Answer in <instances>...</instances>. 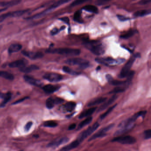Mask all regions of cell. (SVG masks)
Masks as SVG:
<instances>
[{"label": "cell", "instance_id": "6da1fadb", "mask_svg": "<svg viewBox=\"0 0 151 151\" xmlns=\"http://www.w3.org/2000/svg\"><path fill=\"white\" fill-rule=\"evenodd\" d=\"M49 53L56 54L61 55L68 56H76L79 55L81 53L80 50L78 49L70 48H58V49H49L46 51Z\"/></svg>", "mask_w": 151, "mask_h": 151}, {"label": "cell", "instance_id": "7a4b0ae2", "mask_svg": "<svg viewBox=\"0 0 151 151\" xmlns=\"http://www.w3.org/2000/svg\"><path fill=\"white\" fill-rule=\"evenodd\" d=\"M87 48L89 49L94 54L101 55L105 52V49L102 44L98 41H90L85 43Z\"/></svg>", "mask_w": 151, "mask_h": 151}, {"label": "cell", "instance_id": "3957f363", "mask_svg": "<svg viewBox=\"0 0 151 151\" xmlns=\"http://www.w3.org/2000/svg\"><path fill=\"white\" fill-rule=\"evenodd\" d=\"M65 63L71 66H79L81 69L87 68L89 66V62L84 59L79 58H74L69 59L66 60Z\"/></svg>", "mask_w": 151, "mask_h": 151}, {"label": "cell", "instance_id": "277c9868", "mask_svg": "<svg viewBox=\"0 0 151 151\" xmlns=\"http://www.w3.org/2000/svg\"><path fill=\"white\" fill-rule=\"evenodd\" d=\"M140 54L137 53L130 58L127 63L125 64L122 69V70L120 72V75H119V78H124L126 77L127 75L130 71V69L132 67L133 65L134 61H135L136 58L140 57Z\"/></svg>", "mask_w": 151, "mask_h": 151}, {"label": "cell", "instance_id": "5b68a950", "mask_svg": "<svg viewBox=\"0 0 151 151\" xmlns=\"http://www.w3.org/2000/svg\"><path fill=\"white\" fill-rule=\"evenodd\" d=\"M95 61L99 64H102L104 65L112 66L122 64L125 61V60L124 59H114L112 58L107 57V58H96L95 59Z\"/></svg>", "mask_w": 151, "mask_h": 151}, {"label": "cell", "instance_id": "8992f818", "mask_svg": "<svg viewBox=\"0 0 151 151\" xmlns=\"http://www.w3.org/2000/svg\"><path fill=\"white\" fill-rule=\"evenodd\" d=\"M99 124L98 123L96 122L95 124L89 127L87 129L83 131L79 134V136L78 137V140L80 142H82L83 140L86 139L87 137L90 136L92 133H93L94 131L99 127Z\"/></svg>", "mask_w": 151, "mask_h": 151}, {"label": "cell", "instance_id": "52a82bcc", "mask_svg": "<svg viewBox=\"0 0 151 151\" xmlns=\"http://www.w3.org/2000/svg\"><path fill=\"white\" fill-rule=\"evenodd\" d=\"M114 126V124H111L103 128H101L99 131L97 132L95 134H94L92 136L90 137V138L89 139V141H93L98 138L106 136L107 133L110 130L111 128H113Z\"/></svg>", "mask_w": 151, "mask_h": 151}, {"label": "cell", "instance_id": "ba28073f", "mask_svg": "<svg viewBox=\"0 0 151 151\" xmlns=\"http://www.w3.org/2000/svg\"><path fill=\"white\" fill-rule=\"evenodd\" d=\"M113 142H117L123 144H132L136 142L137 141L134 137L131 136L118 137L112 140Z\"/></svg>", "mask_w": 151, "mask_h": 151}, {"label": "cell", "instance_id": "9c48e42d", "mask_svg": "<svg viewBox=\"0 0 151 151\" xmlns=\"http://www.w3.org/2000/svg\"><path fill=\"white\" fill-rule=\"evenodd\" d=\"M43 77L44 79L52 83L58 82L63 79V76L61 74L53 73L46 74Z\"/></svg>", "mask_w": 151, "mask_h": 151}, {"label": "cell", "instance_id": "30bf717a", "mask_svg": "<svg viewBox=\"0 0 151 151\" xmlns=\"http://www.w3.org/2000/svg\"><path fill=\"white\" fill-rule=\"evenodd\" d=\"M69 139L67 137L60 138L59 139H57V140H55V141L49 143L48 144L47 147L49 148L57 147L59 146L62 144L67 143L69 141Z\"/></svg>", "mask_w": 151, "mask_h": 151}, {"label": "cell", "instance_id": "8fae6325", "mask_svg": "<svg viewBox=\"0 0 151 151\" xmlns=\"http://www.w3.org/2000/svg\"><path fill=\"white\" fill-rule=\"evenodd\" d=\"M22 54L31 59H40L44 55L41 52H32V51H22Z\"/></svg>", "mask_w": 151, "mask_h": 151}, {"label": "cell", "instance_id": "7c38bea8", "mask_svg": "<svg viewBox=\"0 0 151 151\" xmlns=\"http://www.w3.org/2000/svg\"><path fill=\"white\" fill-rule=\"evenodd\" d=\"M71 1V0H59L58 1L55 2L54 4H52L48 9H47L43 13H42L41 15H43V14L49 12L51 11L56 9L58 7H59L60 6L62 5L66 4V3L70 2Z\"/></svg>", "mask_w": 151, "mask_h": 151}, {"label": "cell", "instance_id": "4fadbf2b", "mask_svg": "<svg viewBox=\"0 0 151 151\" xmlns=\"http://www.w3.org/2000/svg\"><path fill=\"white\" fill-rule=\"evenodd\" d=\"M117 98H118V96L116 94H115L113 95L107 101V102L105 101L102 106L98 108V112H100L101 111H103L107 109L109 106L112 104Z\"/></svg>", "mask_w": 151, "mask_h": 151}, {"label": "cell", "instance_id": "5bb4252c", "mask_svg": "<svg viewBox=\"0 0 151 151\" xmlns=\"http://www.w3.org/2000/svg\"><path fill=\"white\" fill-rule=\"evenodd\" d=\"M24 78L25 81L30 84L37 87H41L42 85V83H41V81L38 79H35L33 77H31L29 75H25Z\"/></svg>", "mask_w": 151, "mask_h": 151}, {"label": "cell", "instance_id": "9a60e30c", "mask_svg": "<svg viewBox=\"0 0 151 151\" xmlns=\"http://www.w3.org/2000/svg\"><path fill=\"white\" fill-rule=\"evenodd\" d=\"M27 64L28 61L25 59H20L11 63L9 67L11 68H21L25 67Z\"/></svg>", "mask_w": 151, "mask_h": 151}, {"label": "cell", "instance_id": "2e32d148", "mask_svg": "<svg viewBox=\"0 0 151 151\" xmlns=\"http://www.w3.org/2000/svg\"><path fill=\"white\" fill-rule=\"evenodd\" d=\"M80 143H81V142L78 139H77V140L70 143L69 144H68L67 146L64 147L63 148H61L60 150L63 151H68L72 150V149L77 148L78 146H79Z\"/></svg>", "mask_w": 151, "mask_h": 151}, {"label": "cell", "instance_id": "e0dca14e", "mask_svg": "<svg viewBox=\"0 0 151 151\" xmlns=\"http://www.w3.org/2000/svg\"><path fill=\"white\" fill-rule=\"evenodd\" d=\"M43 89V90L46 93L51 94L57 91L59 89V86L49 84L44 86Z\"/></svg>", "mask_w": 151, "mask_h": 151}, {"label": "cell", "instance_id": "ac0fdd59", "mask_svg": "<svg viewBox=\"0 0 151 151\" xmlns=\"http://www.w3.org/2000/svg\"><path fill=\"white\" fill-rule=\"evenodd\" d=\"M20 1L21 0H12L10 1H2L0 2V6L4 8H7L10 6L18 5L20 3Z\"/></svg>", "mask_w": 151, "mask_h": 151}, {"label": "cell", "instance_id": "d6986e66", "mask_svg": "<svg viewBox=\"0 0 151 151\" xmlns=\"http://www.w3.org/2000/svg\"><path fill=\"white\" fill-rule=\"evenodd\" d=\"M107 98H103V97H100V98H95V99H94L93 100L90 101L88 104V107H92L97 106V105L100 104L104 102L107 100Z\"/></svg>", "mask_w": 151, "mask_h": 151}, {"label": "cell", "instance_id": "ffe728a7", "mask_svg": "<svg viewBox=\"0 0 151 151\" xmlns=\"http://www.w3.org/2000/svg\"><path fill=\"white\" fill-rule=\"evenodd\" d=\"M97 109V107H94L91 108L89 109L83 111L79 115V119H82L86 117H90L95 112Z\"/></svg>", "mask_w": 151, "mask_h": 151}, {"label": "cell", "instance_id": "44dd1931", "mask_svg": "<svg viewBox=\"0 0 151 151\" xmlns=\"http://www.w3.org/2000/svg\"><path fill=\"white\" fill-rule=\"evenodd\" d=\"M22 48V46L20 44H12L9 47L8 51H9V53H13L18 52L21 50Z\"/></svg>", "mask_w": 151, "mask_h": 151}, {"label": "cell", "instance_id": "7402d4cb", "mask_svg": "<svg viewBox=\"0 0 151 151\" xmlns=\"http://www.w3.org/2000/svg\"><path fill=\"white\" fill-rule=\"evenodd\" d=\"M39 67L37 66L36 65H31L28 67H26L25 66V67L20 68V70L21 72L27 73H29L34 70H37L39 69Z\"/></svg>", "mask_w": 151, "mask_h": 151}, {"label": "cell", "instance_id": "603a6c76", "mask_svg": "<svg viewBox=\"0 0 151 151\" xmlns=\"http://www.w3.org/2000/svg\"><path fill=\"white\" fill-rule=\"evenodd\" d=\"M76 105V103L74 102H68L64 106V109L68 112H71L74 110Z\"/></svg>", "mask_w": 151, "mask_h": 151}, {"label": "cell", "instance_id": "cb8c5ba5", "mask_svg": "<svg viewBox=\"0 0 151 151\" xmlns=\"http://www.w3.org/2000/svg\"><path fill=\"white\" fill-rule=\"evenodd\" d=\"M92 117H87V118L86 119H85L84 120L82 121V122L79 124V126H78V128H77L78 130L81 129V128H83L84 127L89 124L92 122Z\"/></svg>", "mask_w": 151, "mask_h": 151}, {"label": "cell", "instance_id": "d4e9b609", "mask_svg": "<svg viewBox=\"0 0 151 151\" xmlns=\"http://www.w3.org/2000/svg\"><path fill=\"white\" fill-rule=\"evenodd\" d=\"M151 14V10H142L136 12L133 15L136 17H142Z\"/></svg>", "mask_w": 151, "mask_h": 151}, {"label": "cell", "instance_id": "484cf974", "mask_svg": "<svg viewBox=\"0 0 151 151\" xmlns=\"http://www.w3.org/2000/svg\"><path fill=\"white\" fill-rule=\"evenodd\" d=\"M0 77L10 80H13L14 79V77L13 74L5 71H0Z\"/></svg>", "mask_w": 151, "mask_h": 151}, {"label": "cell", "instance_id": "4316f807", "mask_svg": "<svg viewBox=\"0 0 151 151\" xmlns=\"http://www.w3.org/2000/svg\"><path fill=\"white\" fill-rule=\"evenodd\" d=\"M128 87L127 85H123V86H118L117 87L114 88L113 90L109 92V94H116L117 93H119L123 92L124 91H125L126 87Z\"/></svg>", "mask_w": 151, "mask_h": 151}, {"label": "cell", "instance_id": "83f0119b", "mask_svg": "<svg viewBox=\"0 0 151 151\" xmlns=\"http://www.w3.org/2000/svg\"><path fill=\"white\" fill-rule=\"evenodd\" d=\"M83 9L87 11L94 13V14H97L98 12V8L93 5H87L85 6L83 8Z\"/></svg>", "mask_w": 151, "mask_h": 151}, {"label": "cell", "instance_id": "f1b7e54d", "mask_svg": "<svg viewBox=\"0 0 151 151\" xmlns=\"http://www.w3.org/2000/svg\"><path fill=\"white\" fill-rule=\"evenodd\" d=\"M55 105L54 98H49L46 101V107L49 109H51L53 108Z\"/></svg>", "mask_w": 151, "mask_h": 151}, {"label": "cell", "instance_id": "f546056e", "mask_svg": "<svg viewBox=\"0 0 151 151\" xmlns=\"http://www.w3.org/2000/svg\"><path fill=\"white\" fill-rule=\"evenodd\" d=\"M28 11V10H22L11 12V17H19L25 14L26 12H27Z\"/></svg>", "mask_w": 151, "mask_h": 151}, {"label": "cell", "instance_id": "4dcf8cb0", "mask_svg": "<svg viewBox=\"0 0 151 151\" xmlns=\"http://www.w3.org/2000/svg\"><path fill=\"white\" fill-rule=\"evenodd\" d=\"M117 104L114 105V106L109 108L107 110L106 112L104 113H103L101 115V116H100V119H101V120H103L105 118H106V117L112 111V110L115 108V107L117 106Z\"/></svg>", "mask_w": 151, "mask_h": 151}, {"label": "cell", "instance_id": "1f68e13d", "mask_svg": "<svg viewBox=\"0 0 151 151\" xmlns=\"http://www.w3.org/2000/svg\"><path fill=\"white\" fill-rule=\"evenodd\" d=\"M63 71L65 72V73L72 74V75H77V74H80L79 73V72L74 71V70H72L69 67H67V66H64V67H63Z\"/></svg>", "mask_w": 151, "mask_h": 151}, {"label": "cell", "instance_id": "d6a6232c", "mask_svg": "<svg viewBox=\"0 0 151 151\" xmlns=\"http://www.w3.org/2000/svg\"><path fill=\"white\" fill-rule=\"evenodd\" d=\"M136 31L135 30H130L126 33L121 36V37L123 39H127L130 38L132 36H133L135 33Z\"/></svg>", "mask_w": 151, "mask_h": 151}, {"label": "cell", "instance_id": "836d02e7", "mask_svg": "<svg viewBox=\"0 0 151 151\" xmlns=\"http://www.w3.org/2000/svg\"><path fill=\"white\" fill-rule=\"evenodd\" d=\"M57 125L58 124L57 123L52 121H47V122H45L44 124V126L46 127H55L57 126Z\"/></svg>", "mask_w": 151, "mask_h": 151}, {"label": "cell", "instance_id": "e575fe53", "mask_svg": "<svg viewBox=\"0 0 151 151\" xmlns=\"http://www.w3.org/2000/svg\"><path fill=\"white\" fill-rule=\"evenodd\" d=\"M90 0H74L73 2L71 4V6H75L79 5H81L83 3H85L87 1H89Z\"/></svg>", "mask_w": 151, "mask_h": 151}, {"label": "cell", "instance_id": "d590c367", "mask_svg": "<svg viewBox=\"0 0 151 151\" xmlns=\"http://www.w3.org/2000/svg\"><path fill=\"white\" fill-rule=\"evenodd\" d=\"M113 0H97L95 4L98 5H105L108 2H110Z\"/></svg>", "mask_w": 151, "mask_h": 151}, {"label": "cell", "instance_id": "8d00e7d4", "mask_svg": "<svg viewBox=\"0 0 151 151\" xmlns=\"http://www.w3.org/2000/svg\"><path fill=\"white\" fill-rule=\"evenodd\" d=\"M12 94L10 95H9L8 97H6L5 98L3 99V102L1 103V107H4L5 106V105L10 101L11 98Z\"/></svg>", "mask_w": 151, "mask_h": 151}, {"label": "cell", "instance_id": "74e56055", "mask_svg": "<svg viewBox=\"0 0 151 151\" xmlns=\"http://www.w3.org/2000/svg\"><path fill=\"white\" fill-rule=\"evenodd\" d=\"M65 28V27L64 26V27H61L60 29H53L51 31V35L52 36L55 35L57 34L58 33H59L60 31L64 29Z\"/></svg>", "mask_w": 151, "mask_h": 151}, {"label": "cell", "instance_id": "f35d334b", "mask_svg": "<svg viewBox=\"0 0 151 151\" xmlns=\"http://www.w3.org/2000/svg\"><path fill=\"white\" fill-rule=\"evenodd\" d=\"M144 138L146 139H150L151 137V129L146 130L144 132Z\"/></svg>", "mask_w": 151, "mask_h": 151}, {"label": "cell", "instance_id": "ab89813d", "mask_svg": "<svg viewBox=\"0 0 151 151\" xmlns=\"http://www.w3.org/2000/svg\"><path fill=\"white\" fill-rule=\"evenodd\" d=\"M80 17H81V14L80 12H76L74 16V20L76 21H80Z\"/></svg>", "mask_w": 151, "mask_h": 151}, {"label": "cell", "instance_id": "60d3db41", "mask_svg": "<svg viewBox=\"0 0 151 151\" xmlns=\"http://www.w3.org/2000/svg\"><path fill=\"white\" fill-rule=\"evenodd\" d=\"M54 100L55 105L60 104L64 102V99L59 98H55Z\"/></svg>", "mask_w": 151, "mask_h": 151}, {"label": "cell", "instance_id": "b9f144b4", "mask_svg": "<svg viewBox=\"0 0 151 151\" xmlns=\"http://www.w3.org/2000/svg\"><path fill=\"white\" fill-rule=\"evenodd\" d=\"M32 122H29L27 123V124H26L25 126V129L26 131H28L30 130L31 128V126H32Z\"/></svg>", "mask_w": 151, "mask_h": 151}, {"label": "cell", "instance_id": "7bdbcfd3", "mask_svg": "<svg viewBox=\"0 0 151 151\" xmlns=\"http://www.w3.org/2000/svg\"><path fill=\"white\" fill-rule=\"evenodd\" d=\"M151 2V0H141V1L138 2L140 5H146L149 4Z\"/></svg>", "mask_w": 151, "mask_h": 151}, {"label": "cell", "instance_id": "ee69618b", "mask_svg": "<svg viewBox=\"0 0 151 151\" xmlns=\"http://www.w3.org/2000/svg\"><path fill=\"white\" fill-rule=\"evenodd\" d=\"M11 94L10 92L4 94L3 93L0 92V98H1L2 99H4L6 97H8L10 94Z\"/></svg>", "mask_w": 151, "mask_h": 151}, {"label": "cell", "instance_id": "f6af8a7d", "mask_svg": "<svg viewBox=\"0 0 151 151\" xmlns=\"http://www.w3.org/2000/svg\"><path fill=\"white\" fill-rule=\"evenodd\" d=\"M59 20H61V21L64 22V23H65L66 24H68V25L69 24V19L68 17H62V18H60V19H59Z\"/></svg>", "mask_w": 151, "mask_h": 151}, {"label": "cell", "instance_id": "bcb514c9", "mask_svg": "<svg viewBox=\"0 0 151 151\" xmlns=\"http://www.w3.org/2000/svg\"><path fill=\"white\" fill-rule=\"evenodd\" d=\"M118 17L119 20L122 21H126V20H128V18H127V17L122 15H118Z\"/></svg>", "mask_w": 151, "mask_h": 151}, {"label": "cell", "instance_id": "7dc6e473", "mask_svg": "<svg viewBox=\"0 0 151 151\" xmlns=\"http://www.w3.org/2000/svg\"><path fill=\"white\" fill-rule=\"evenodd\" d=\"M28 98H29V97H25V98H22L21 99L17 100L16 102H15L14 103H13V104H16L20 103L21 102H23V101H25L26 99H28Z\"/></svg>", "mask_w": 151, "mask_h": 151}, {"label": "cell", "instance_id": "c3c4849f", "mask_svg": "<svg viewBox=\"0 0 151 151\" xmlns=\"http://www.w3.org/2000/svg\"><path fill=\"white\" fill-rule=\"evenodd\" d=\"M76 127V124H70V126H69L68 127V130H73V129H75Z\"/></svg>", "mask_w": 151, "mask_h": 151}, {"label": "cell", "instance_id": "681fc988", "mask_svg": "<svg viewBox=\"0 0 151 151\" xmlns=\"http://www.w3.org/2000/svg\"><path fill=\"white\" fill-rule=\"evenodd\" d=\"M106 78H107V80L108 81V82H110L112 79H113L112 77L110 74H107L106 75Z\"/></svg>", "mask_w": 151, "mask_h": 151}, {"label": "cell", "instance_id": "f907efd6", "mask_svg": "<svg viewBox=\"0 0 151 151\" xmlns=\"http://www.w3.org/2000/svg\"><path fill=\"white\" fill-rule=\"evenodd\" d=\"M1 29H2V26L0 25V30Z\"/></svg>", "mask_w": 151, "mask_h": 151}, {"label": "cell", "instance_id": "816d5d0a", "mask_svg": "<svg viewBox=\"0 0 151 151\" xmlns=\"http://www.w3.org/2000/svg\"><path fill=\"white\" fill-rule=\"evenodd\" d=\"M134 1H135V0H134Z\"/></svg>", "mask_w": 151, "mask_h": 151}]
</instances>
